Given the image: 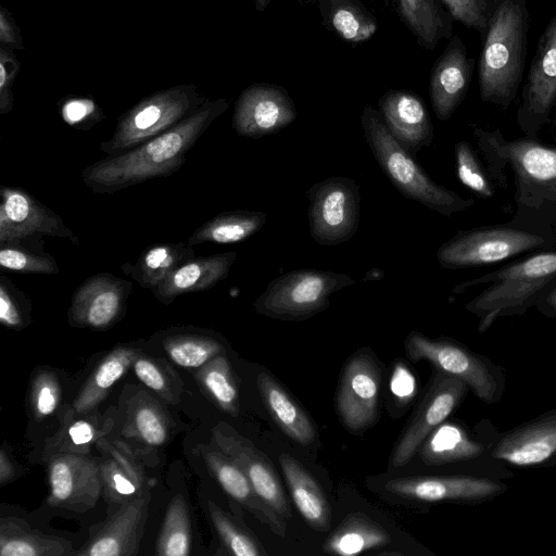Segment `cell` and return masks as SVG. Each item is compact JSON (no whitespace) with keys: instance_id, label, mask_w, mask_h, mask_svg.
I'll return each instance as SVG.
<instances>
[{"instance_id":"1","label":"cell","mask_w":556,"mask_h":556,"mask_svg":"<svg viewBox=\"0 0 556 556\" xmlns=\"http://www.w3.org/2000/svg\"><path fill=\"white\" fill-rule=\"evenodd\" d=\"M225 99L206 101L194 113L136 148L108 155L81 173L84 184L96 193L111 194L180 169L189 150L226 110Z\"/></svg>"},{"instance_id":"2","label":"cell","mask_w":556,"mask_h":556,"mask_svg":"<svg viewBox=\"0 0 556 556\" xmlns=\"http://www.w3.org/2000/svg\"><path fill=\"white\" fill-rule=\"evenodd\" d=\"M529 18L526 0H498L479 59L483 101L507 108L515 99L526 64Z\"/></svg>"},{"instance_id":"3","label":"cell","mask_w":556,"mask_h":556,"mask_svg":"<svg viewBox=\"0 0 556 556\" xmlns=\"http://www.w3.org/2000/svg\"><path fill=\"white\" fill-rule=\"evenodd\" d=\"M475 134L494 168L510 166L518 206L556 222V149L532 140H507L500 131Z\"/></svg>"},{"instance_id":"4","label":"cell","mask_w":556,"mask_h":556,"mask_svg":"<svg viewBox=\"0 0 556 556\" xmlns=\"http://www.w3.org/2000/svg\"><path fill=\"white\" fill-rule=\"evenodd\" d=\"M361 124L368 147L387 178L405 198L414 200L437 213L450 216L468 208L472 200L463 199L454 191L435 184L416 163L387 128L381 114L365 106Z\"/></svg>"},{"instance_id":"5","label":"cell","mask_w":556,"mask_h":556,"mask_svg":"<svg viewBox=\"0 0 556 556\" xmlns=\"http://www.w3.org/2000/svg\"><path fill=\"white\" fill-rule=\"evenodd\" d=\"M556 279V251L542 252L501 268L488 276L459 285L456 290L493 282L472 299L466 308L481 317L480 331L497 317L521 313L548 283Z\"/></svg>"},{"instance_id":"6","label":"cell","mask_w":556,"mask_h":556,"mask_svg":"<svg viewBox=\"0 0 556 556\" xmlns=\"http://www.w3.org/2000/svg\"><path fill=\"white\" fill-rule=\"evenodd\" d=\"M354 283V279L341 273L291 270L271 280L253 306L256 313L273 319L304 320L326 309L333 292Z\"/></svg>"},{"instance_id":"7","label":"cell","mask_w":556,"mask_h":556,"mask_svg":"<svg viewBox=\"0 0 556 556\" xmlns=\"http://www.w3.org/2000/svg\"><path fill=\"white\" fill-rule=\"evenodd\" d=\"M200 106L195 92L189 86L156 92L123 114L112 137L101 142L99 148L108 155L125 153L170 129Z\"/></svg>"},{"instance_id":"8","label":"cell","mask_w":556,"mask_h":556,"mask_svg":"<svg viewBox=\"0 0 556 556\" xmlns=\"http://www.w3.org/2000/svg\"><path fill=\"white\" fill-rule=\"evenodd\" d=\"M404 349L408 359L414 363L427 361L437 371L462 380L484 403L498 400L501 384L492 364L465 346L410 331Z\"/></svg>"},{"instance_id":"9","label":"cell","mask_w":556,"mask_h":556,"mask_svg":"<svg viewBox=\"0 0 556 556\" xmlns=\"http://www.w3.org/2000/svg\"><path fill=\"white\" fill-rule=\"evenodd\" d=\"M309 235L320 245L350 240L358 229L361 195L356 182L336 176L320 180L307 191Z\"/></svg>"},{"instance_id":"10","label":"cell","mask_w":556,"mask_h":556,"mask_svg":"<svg viewBox=\"0 0 556 556\" xmlns=\"http://www.w3.org/2000/svg\"><path fill=\"white\" fill-rule=\"evenodd\" d=\"M545 243L536 233L509 228L486 227L459 231L443 243L437 258L445 268H466L491 265Z\"/></svg>"},{"instance_id":"11","label":"cell","mask_w":556,"mask_h":556,"mask_svg":"<svg viewBox=\"0 0 556 556\" xmlns=\"http://www.w3.org/2000/svg\"><path fill=\"white\" fill-rule=\"evenodd\" d=\"M381 369L368 350H358L344 364L337 395L336 409L342 426L352 433H362L378 419Z\"/></svg>"},{"instance_id":"12","label":"cell","mask_w":556,"mask_h":556,"mask_svg":"<svg viewBox=\"0 0 556 556\" xmlns=\"http://www.w3.org/2000/svg\"><path fill=\"white\" fill-rule=\"evenodd\" d=\"M467 388L462 380L435 371L431 384L392 450L389 463L391 468H401L412 460L427 437L460 404Z\"/></svg>"},{"instance_id":"13","label":"cell","mask_w":556,"mask_h":556,"mask_svg":"<svg viewBox=\"0 0 556 556\" xmlns=\"http://www.w3.org/2000/svg\"><path fill=\"white\" fill-rule=\"evenodd\" d=\"M131 289V281L110 273L89 276L72 295L68 323L93 330L110 328L123 317Z\"/></svg>"},{"instance_id":"14","label":"cell","mask_w":556,"mask_h":556,"mask_svg":"<svg viewBox=\"0 0 556 556\" xmlns=\"http://www.w3.org/2000/svg\"><path fill=\"white\" fill-rule=\"evenodd\" d=\"M47 460L50 506L81 513L97 504L103 494L98 460L72 453L58 454Z\"/></svg>"},{"instance_id":"15","label":"cell","mask_w":556,"mask_h":556,"mask_svg":"<svg viewBox=\"0 0 556 556\" xmlns=\"http://www.w3.org/2000/svg\"><path fill=\"white\" fill-rule=\"evenodd\" d=\"M506 485L473 476H418L388 480L383 490L391 496L424 503H477L493 498Z\"/></svg>"},{"instance_id":"16","label":"cell","mask_w":556,"mask_h":556,"mask_svg":"<svg viewBox=\"0 0 556 556\" xmlns=\"http://www.w3.org/2000/svg\"><path fill=\"white\" fill-rule=\"evenodd\" d=\"M212 441L245 473L260 496L287 521L291 507L269 458L250 440L225 422L212 429Z\"/></svg>"},{"instance_id":"17","label":"cell","mask_w":556,"mask_h":556,"mask_svg":"<svg viewBox=\"0 0 556 556\" xmlns=\"http://www.w3.org/2000/svg\"><path fill=\"white\" fill-rule=\"evenodd\" d=\"M0 195V243L49 236L78 244L63 219L25 190L2 186Z\"/></svg>"},{"instance_id":"18","label":"cell","mask_w":556,"mask_h":556,"mask_svg":"<svg viewBox=\"0 0 556 556\" xmlns=\"http://www.w3.org/2000/svg\"><path fill=\"white\" fill-rule=\"evenodd\" d=\"M296 118V109L288 91L275 84H254L239 96L232 116L238 135L262 138L275 134Z\"/></svg>"},{"instance_id":"19","label":"cell","mask_w":556,"mask_h":556,"mask_svg":"<svg viewBox=\"0 0 556 556\" xmlns=\"http://www.w3.org/2000/svg\"><path fill=\"white\" fill-rule=\"evenodd\" d=\"M207 470L220 488L240 506L253 515L277 536L287 532V520L273 509L256 492L241 468L218 447L199 445Z\"/></svg>"},{"instance_id":"20","label":"cell","mask_w":556,"mask_h":556,"mask_svg":"<svg viewBox=\"0 0 556 556\" xmlns=\"http://www.w3.org/2000/svg\"><path fill=\"white\" fill-rule=\"evenodd\" d=\"M475 60L467 55L463 40L454 35L435 61L429 84V96L435 116L448 119L469 88Z\"/></svg>"},{"instance_id":"21","label":"cell","mask_w":556,"mask_h":556,"mask_svg":"<svg viewBox=\"0 0 556 556\" xmlns=\"http://www.w3.org/2000/svg\"><path fill=\"white\" fill-rule=\"evenodd\" d=\"M492 455L520 467L544 465L556 459V409L504 433Z\"/></svg>"},{"instance_id":"22","label":"cell","mask_w":556,"mask_h":556,"mask_svg":"<svg viewBox=\"0 0 556 556\" xmlns=\"http://www.w3.org/2000/svg\"><path fill=\"white\" fill-rule=\"evenodd\" d=\"M148 493L126 502L80 549L79 556H134L148 517Z\"/></svg>"},{"instance_id":"23","label":"cell","mask_w":556,"mask_h":556,"mask_svg":"<svg viewBox=\"0 0 556 556\" xmlns=\"http://www.w3.org/2000/svg\"><path fill=\"white\" fill-rule=\"evenodd\" d=\"M378 105L389 131L413 156L431 143L433 126L424 101L416 93L390 90L379 99Z\"/></svg>"},{"instance_id":"24","label":"cell","mask_w":556,"mask_h":556,"mask_svg":"<svg viewBox=\"0 0 556 556\" xmlns=\"http://www.w3.org/2000/svg\"><path fill=\"white\" fill-rule=\"evenodd\" d=\"M556 101V12L536 47L525 85L522 112L544 119Z\"/></svg>"},{"instance_id":"25","label":"cell","mask_w":556,"mask_h":556,"mask_svg":"<svg viewBox=\"0 0 556 556\" xmlns=\"http://www.w3.org/2000/svg\"><path fill=\"white\" fill-rule=\"evenodd\" d=\"M237 252L194 256L177 267L151 291L155 299L168 305L182 294L211 289L229 275Z\"/></svg>"},{"instance_id":"26","label":"cell","mask_w":556,"mask_h":556,"mask_svg":"<svg viewBox=\"0 0 556 556\" xmlns=\"http://www.w3.org/2000/svg\"><path fill=\"white\" fill-rule=\"evenodd\" d=\"M103 495L113 504H124L144 493V475L130 450L123 443L105 438L97 443Z\"/></svg>"},{"instance_id":"27","label":"cell","mask_w":556,"mask_h":556,"mask_svg":"<svg viewBox=\"0 0 556 556\" xmlns=\"http://www.w3.org/2000/svg\"><path fill=\"white\" fill-rule=\"evenodd\" d=\"M262 402L279 429L294 442L308 446L317 439L311 417L269 372L256 379Z\"/></svg>"},{"instance_id":"28","label":"cell","mask_w":556,"mask_h":556,"mask_svg":"<svg viewBox=\"0 0 556 556\" xmlns=\"http://www.w3.org/2000/svg\"><path fill=\"white\" fill-rule=\"evenodd\" d=\"M278 462L292 501L306 523L319 532L330 530V505L315 478L299 460L287 453H281Z\"/></svg>"},{"instance_id":"29","label":"cell","mask_w":556,"mask_h":556,"mask_svg":"<svg viewBox=\"0 0 556 556\" xmlns=\"http://www.w3.org/2000/svg\"><path fill=\"white\" fill-rule=\"evenodd\" d=\"M139 354L140 349L128 345L111 350L98 363L66 414H89L104 400L111 388L127 372Z\"/></svg>"},{"instance_id":"30","label":"cell","mask_w":556,"mask_h":556,"mask_svg":"<svg viewBox=\"0 0 556 556\" xmlns=\"http://www.w3.org/2000/svg\"><path fill=\"white\" fill-rule=\"evenodd\" d=\"M390 533L362 511L349 514L329 533L323 543V552L329 555L355 556L387 546Z\"/></svg>"},{"instance_id":"31","label":"cell","mask_w":556,"mask_h":556,"mask_svg":"<svg viewBox=\"0 0 556 556\" xmlns=\"http://www.w3.org/2000/svg\"><path fill=\"white\" fill-rule=\"evenodd\" d=\"M188 241L153 244L134 263H124L121 270L140 287L152 290L177 267L195 256Z\"/></svg>"},{"instance_id":"32","label":"cell","mask_w":556,"mask_h":556,"mask_svg":"<svg viewBox=\"0 0 556 556\" xmlns=\"http://www.w3.org/2000/svg\"><path fill=\"white\" fill-rule=\"evenodd\" d=\"M74 554L73 545L64 538L33 529L15 517L0 519L1 556H64Z\"/></svg>"},{"instance_id":"33","label":"cell","mask_w":556,"mask_h":556,"mask_svg":"<svg viewBox=\"0 0 556 556\" xmlns=\"http://www.w3.org/2000/svg\"><path fill=\"white\" fill-rule=\"evenodd\" d=\"M86 415H65L59 430L46 441V460L64 453L88 455L91 446L97 445L112 430L114 422L111 418Z\"/></svg>"},{"instance_id":"34","label":"cell","mask_w":556,"mask_h":556,"mask_svg":"<svg viewBox=\"0 0 556 556\" xmlns=\"http://www.w3.org/2000/svg\"><path fill=\"white\" fill-rule=\"evenodd\" d=\"M399 13L419 46L433 50L443 39H450L453 17L438 0H399Z\"/></svg>"},{"instance_id":"35","label":"cell","mask_w":556,"mask_h":556,"mask_svg":"<svg viewBox=\"0 0 556 556\" xmlns=\"http://www.w3.org/2000/svg\"><path fill=\"white\" fill-rule=\"evenodd\" d=\"M316 1L324 26L345 41L359 43L377 31V20L362 0Z\"/></svg>"},{"instance_id":"36","label":"cell","mask_w":556,"mask_h":556,"mask_svg":"<svg viewBox=\"0 0 556 556\" xmlns=\"http://www.w3.org/2000/svg\"><path fill=\"white\" fill-rule=\"evenodd\" d=\"M123 431L129 439L157 447L168 441L170 422L153 397L146 392H138L129 402Z\"/></svg>"},{"instance_id":"37","label":"cell","mask_w":556,"mask_h":556,"mask_svg":"<svg viewBox=\"0 0 556 556\" xmlns=\"http://www.w3.org/2000/svg\"><path fill=\"white\" fill-rule=\"evenodd\" d=\"M483 450L460 426L443 422L427 437L418 454L425 464L437 466L476 458Z\"/></svg>"},{"instance_id":"38","label":"cell","mask_w":556,"mask_h":556,"mask_svg":"<svg viewBox=\"0 0 556 556\" xmlns=\"http://www.w3.org/2000/svg\"><path fill=\"white\" fill-rule=\"evenodd\" d=\"M266 220V213L260 211L223 212L197 228L187 241L191 245L240 242L256 233Z\"/></svg>"},{"instance_id":"39","label":"cell","mask_w":556,"mask_h":556,"mask_svg":"<svg viewBox=\"0 0 556 556\" xmlns=\"http://www.w3.org/2000/svg\"><path fill=\"white\" fill-rule=\"evenodd\" d=\"M162 344L170 361L182 368H200L225 351L216 338L192 331L169 332Z\"/></svg>"},{"instance_id":"40","label":"cell","mask_w":556,"mask_h":556,"mask_svg":"<svg viewBox=\"0 0 556 556\" xmlns=\"http://www.w3.org/2000/svg\"><path fill=\"white\" fill-rule=\"evenodd\" d=\"M0 266L23 274L60 273L55 258L43 249L42 237L0 243Z\"/></svg>"},{"instance_id":"41","label":"cell","mask_w":556,"mask_h":556,"mask_svg":"<svg viewBox=\"0 0 556 556\" xmlns=\"http://www.w3.org/2000/svg\"><path fill=\"white\" fill-rule=\"evenodd\" d=\"M195 378L206 395L225 413L239 412L238 383L228 358L219 354L197 371Z\"/></svg>"},{"instance_id":"42","label":"cell","mask_w":556,"mask_h":556,"mask_svg":"<svg viewBox=\"0 0 556 556\" xmlns=\"http://www.w3.org/2000/svg\"><path fill=\"white\" fill-rule=\"evenodd\" d=\"M191 549V525L188 504L180 494L172 498L155 545L160 556H188Z\"/></svg>"},{"instance_id":"43","label":"cell","mask_w":556,"mask_h":556,"mask_svg":"<svg viewBox=\"0 0 556 556\" xmlns=\"http://www.w3.org/2000/svg\"><path fill=\"white\" fill-rule=\"evenodd\" d=\"M211 522L227 554L235 556L267 555L257 536L241 521L228 515L213 501L207 502Z\"/></svg>"},{"instance_id":"44","label":"cell","mask_w":556,"mask_h":556,"mask_svg":"<svg viewBox=\"0 0 556 556\" xmlns=\"http://www.w3.org/2000/svg\"><path fill=\"white\" fill-rule=\"evenodd\" d=\"M132 368L137 378L163 400L169 403L177 401L179 391L172 371L160 361L140 353L134 361Z\"/></svg>"},{"instance_id":"45","label":"cell","mask_w":556,"mask_h":556,"mask_svg":"<svg viewBox=\"0 0 556 556\" xmlns=\"http://www.w3.org/2000/svg\"><path fill=\"white\" fill-rule=\"evenodd\" d=\"M62 389L58 377L49 370L38 371L30 383L29 406L38 420L52 415L59 407Z\"/></svg>"},{"instance_id":"46","label":"cell","mask_w":556,"mask_h":556,"mask_svg":"<svg viewBox=\"0 0 556 556\" xmlns=\"http://www.w3.org/2000/svg\"><path fill=\"white\" fill-rule=\"evenodd\" d=\"M30 302L27 296L4 275L0 276V323L10 329L20 330L29 321Z\"/></svg>"},{"instance_id":"47","label":"cell","mask_w":556,"mask_h":556,"mask_svg":"<svg viewBox=\"0 0 556 556\" xmlns=\"http://www.w3.org/2000/svg\"><path fill=\"white\" fill-rule=\"evenodd\" d=\"M454 21L477 30L482 38L498 0H441Z\"/></svg>"},{"instance_id":"48","label":"cell","mask_w":556,"mask_h":556,"mask_svg":"<svg viewBox=\"0 0 556 556\" xmlns=\"http://www.w3.org/2000/svg\"><path fill=\"white\" fill-rule=\"evenodd\" d=\"M455 157L459 181L479 197H493V189L467 142L459 141L455 146Z\"/></svg>"},{"instance_id":"49","label":"cell","mask_w":556,"mask_h":556,"mask_svg":"<svg viewBox=\"0 0 556 556\" xmlns=\"http://www.w3.org/2000/svg\"><path fill=\"white\" fill-rule=\"evenodd\" d=\"M96 112V104L86 99L70 100L61 110L62 117L68 125L83 129L91 127V121L97 122Z\"/></svg>"},{"instance_id":"50","label":"cell","mask_w":556,"mask_h":556,"mask_svg":"<svg viewBox=\"0 0 556 556\" xmlns=\"http://www.w3.org/2000/svg\"><path fill=\"white\" fill-rule=\"evenodd\" d=\"M15 59L1 49L0 54V113L7 114L13 106L12 81L17 72Z\"/></svg>"},{"instance_id":"51","label":"cell","mask_w":556,"mask_h":556,"mask_svg":"<svg viewBox=\"0 0 556 556\" xmlns=\"http://www.w3.org/2000/svg\"><path fill=\"white\" fill-rule=\"evenodd\" d=\"M392 392L400 399H409L415 392V380L406 367L397 366L391 380Z\"/></svg>"},{"instance_id":"52","label":"cell","mask_w":556,"mask_h":556,"mask_svg":"<svg viewBox=\"0 0 556 556\" xmlns=\"http://www.w3.org/2000/svg\"><path fill=\"white\" fill-rule=\"evenodd\" d=\"M15 478V467L4 447L0 451V485H5Z\"/></svg>"},{"instance_id":"53","label":"cell","mask_w":556,"mask_h":556,"mask_svg":"<svg viewBox=\"0 0 556 556\" xmlns=\"http://www.w3.org/2000/svg\"><path fill=\"white\" fill-rule=\"evenodd\" d=\"M0 40L2 43H16V35L10 18L4 10L0 14Z\"/></svg>"},{"instance_id":"54","label":"cell","mask_w":556,"mask_h":556,"mask_svg":"<svg viewBox=\"0 0 556 556\" xmlns=\"http://www.w3.org/2000/svg\"><path fill=\"white\" fill-rule=\"evenodd\" d=\"M257 11L263 12L268 7L271 0H254Z\"/></svg>"},{"instance_id":"55","label":"cell","mask_w":556,"mask_h":556,"mask_svg":"<svg viewBox=\"0 0 556 556\" xmlns=\"http://www.w3.org/2000/svg\"><path fill=\"white\" fill-rule=\"evenodd\" d=\"M547 302L556 311V288L548 294Z\"/></svg>"}]
</instances>
